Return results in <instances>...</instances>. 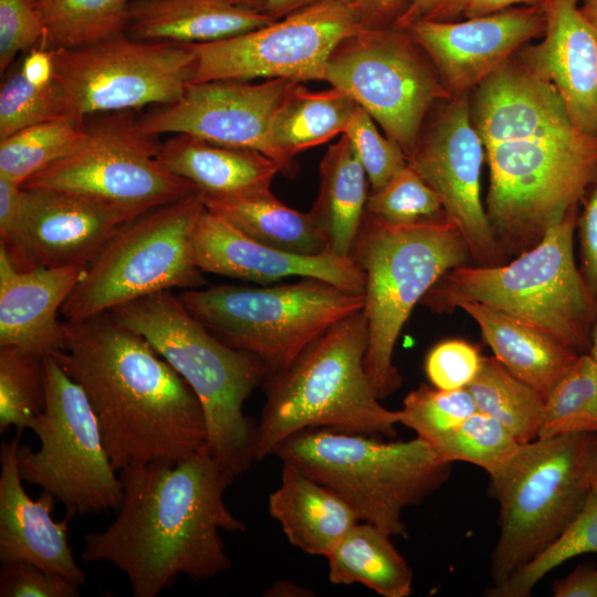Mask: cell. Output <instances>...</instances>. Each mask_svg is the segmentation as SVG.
Returning <instances> with one entry per match:
<instances>
[{
	"label": "cell",
	"instance_id": "obj_1",
	"mask_svg": "<svg viewBox=\"0 0 597 597\" xmlns=\"http://www.w3.org/2000/svg\"><path fill=\"white\" fill-rule=\"evenodd\" d=\"M473 91L472 121L490 172L485 212L510 261L579 206L597 176V136L576 126L549 82L513 57Z\"/></svg>",
	"mask_w": 597,
	"mask_h": 597
},
{
	"label": "cell",
	"instance_id": "obj_2",
	"mask_svg": "<svg viewBox=\"0 0 597 597\" xmlns=\"http://www.w3.org/2000/svg\"><path fill=\"white\" fill-rule=\"evenodd\" d=\"M119 478L117 514L104 531L84 536L83 561L112 564L135 597H156L179 576L205 580L231 567L220 531L247 527L223 501L234 480L207 449L175 463L130 465Z\"/></svg>",
	"mask_w": 597,
	"mask_h": 597
},
{
	"label": "cell",
	"instance_id": "obj_3",
	"mask_svg": "<svg viewBox=\"0 0 597 597\" xmlns=\"http://www.w3.org/2000/svg\"><path fill=\"white\" fill-rule=\"evenodd\" d=\"M60 366L84 389L114 469L178 462L206 449L202 406L140 334L109 312L64 322Z\"/></svg>",
	"mask_w": 597,
	"mask_h": 597
},
{
	"label": "cell",
	"instance_id": "obj_4",
	"mask_svg": "<svg viewBox=\"0 0 597 597\" xmlns=\"http://www.w3.org/2000/svg\"><path fill=\"white\" fill-rule=\"evenodd\" d=\"M145 337L188 383L206 418L208 453L235 480L254 458L256 423L244 415L245 400L268 377L254 355L211 334L171 291H161L109 311Z\"/></svg>",
	"mask_w": 597,
	"mask_h": 597
},
{
	"label": "cell",
	"instance_id": "obj_5",
	"mask_svg": "<svg viewBox=\"0 0 597 597\" xmlns=\"http://www.w3.org/2000/svg\"><path fill=\"white\" fill-rule=\"evenodd\" d=\"M368 324L364 308L312 342L285 369L268 376L254 458L261 461L289 436L312 428L395 438L399 410L380 404L364 366Z\"/></svg>",
	"mask_w": 597,
	"mask_h": 597
},
{
	"label": "cell",
	"instance_id": "obj_6",
	"mask_svg": "<svg viewBox=\"0 0 597 597\" xmlns=\"http://www.w3.org/2000/svg\"><path fill=\"white\" fill-rule=\"evenodd\" d=\"M579 206L552 224L533 248L492 266L449 270L420 304L451 313L474 302L507 313L553 336L578 354L588 353L597 302L575 258Z\"/></svg>",
	"mask_w": 597,
	"mask_h": 597
},
{
	"label": "cell",
	"instance_id": "obj_7",
	"mask_svg": "<svg viewBox=\"0 0 597 597\" xmlns=\"http://www.w3.org/2000/svg\"><path fill=\"white\" fill-rule=\"evenodd\" d=\"M348 256L365 275L364 366L381 400L402 383L392 355L412 310L443 274L473 261L463 235L447 217L396 224L366 211Z\"/></svg>",
	"mask_w": 597,
	"mask_h": 597
},
{
	"label": "cell",
	"instance_id": "obj_8",
	"mask_svg": "<svg viewBox=\"0 0 597 597\" xmlns=\"http://www.w3.org/2000/svg\"><path fill=\"white\" fill-rule=\"evenodd\" d=\"M272 454L336 492L362 522L391 537L407 536L405 509L442 486L452 468L418 437L385 442L328 428L297 431Z\"/></svg>",
	"mask_w": 597,
	"mask_h": 597
},
{
	"label": "cell",
	"instance_id": "obj_9",
	"mask_svg": "<svg viewBox=\"0 0 597 597\" xmlns=\"http://www.w3.org/2000/svg\"><path fill=\"white\" fill-rule=\"evenodd\" d=\"M596 433L536 438L489 474L499 502V536L491 556L493 585L543 552L582 507L590 483Z\"/></svg>",
	"mask_w": 597,
	"mask_h": 597
},
{
	"label": "cell",
	"instance_id": "obj_10",
	"mask_svg": "<svg viewBox=\"0 0 597 597\" xmlns=\"http://www.w3.org/2000/svg\"><path fill=\"white\" fill-rule=\"evenodd\" d=\"M179 298L218 339L258 357L268 376L285 369L331 326L365 305L364 295L315 277L273 286L190 289Z\"/></svg>",
	"mask_w": 597,
	"mask_h": 597
},
{
	"label": "cell",
	"instance_id": "obj_11",
	"mask_svg": "<svg viewBox=\"0 0 597 597\" xmlns=\"http://www.w3.org/2000/svg\"><path fill=\"white\" fill-rule=\"evenodd\" d=\"M205 209L196 191L128 222L90 263L61 314L76 321L161 291L201 287L192 238Z\"/></svg>",
	"mask_w": 597,
	"mask_h": 597
},
{
	"label": "cell",
	"instance_id": "obj_12",
	"mask_svg": "<svg viewBox=\"0 0 597 597\" xmlns=\"http://www.w3.org/2000/svg\"><path fill=\"white\" fill-rule=\"evenodd\" d=\"M43 366L45 406L32 429L40 447L19 446L21 479L51 493L72 517L117 510L123 484L87 395L54 357Z\"/></svg>",
	"mask_w": 597,
	"mask_h": 597
},
{
	"label": "cell",
	"instance_id": "obj_13",
	"mask_svg": "<svg viewBox=\"0 0 597 597\" xmlns=\"http://www.w3.org/2000/svg\"><path fill=\"white\" fill-rule=\"evenodd\" d=\"M324 81L365 109L406 158L432 108L452 97L409 32L395 25L363 28L341 41Z\"/></svg>",
	"mask_w": 597,
	"mask_h": 597
},
{
	"label": "cell",
	"instance_id": "obj_14",
	"mask_svg": "<svg viewBox=\"0 0 597 597\" xmlns=\"http://www.w3.org/2000/svg\"><path fill=\"white\" fill-rule=\"evenodd\" d=\"M53 52L63 116L82 123L98 113L177 102L195 65L188 44L136 40L126 33Z\"/></svg>",
	"mask_w": 597,
	"mask_h": 597
},
{
	"label": "cell",
	"instance_id": "obj_15",
	"mask_svg": "<svg viewBox=\"0 0 597 597\" xmlns=\"http://www.w3.org/2000/svg\"><path fill=\"white\" fill-rule=\"evenodd\" d=\"M85 144L30 176L24 189H53L145 213L196 191L157 159V136L137 130L127 112L87 126Z\"/></svg>",
	"mask_w": 597,
	"mask_h": 597
},
{
	"label": "cell",
	"instance_id": "obj_16",
	"mask_svg": "<svg viewBox=\"0 0 597 597\" xmlns=\"http://www.w3.org/2000/svg\"><path fill=\"white\" fill-rule=\"evenodd\" d=\"M362 29L350 4L327 0L233 36L189 43L195 54L190 84L255 78L324 81L334 49Z\"/></svg>",
	"mask_w": 597,
	"mask_h": 597
},
{
	"label": "cell",
	"instance_id": "obj_17",
	"mask_svg": "<svg viewBox=\"0 0 597 597\" xmlns=\"http://www.w3.org/2000/svg\"><path fill=\"white\" fill-rule=\"evenodd\" d=\"M483 142L473 124L468 94L437 104L407 164L433 189L447 218L463 235L473 264L509 260L499 248L481 197Z\"/></svg>",
	"mask_w": 597,
	"mask_h": 597
},
{
	"label": "cell",
	"instance_id": "obj_18",
	"mask_svg": "<svg viewBox=\"0 0 597 597\" xmlns=\"http://www.w3.org/2000/svg\"><path fill=\"white\" fill-rule=\"evenodd\" d=\"M296 83L271 78L262 83L211 81L191 83L175 103L135 119L137 130L159 136L186 134L214 144L258 150L281 161L270 142L272 118Z\"/></svg>",
	"mask_w": 597,
	"mask_h": 597
},
{
	"label": "cell",
	"instance_id": "obj_19",
	"mask_svg": "<svg viewBox=\"0 0 597 597\" xmlns=\"http://www.w3.org/2000/svg\"><path fill=\"white\" fill-rule=\"evenodd\" d=\"M140 214L67 191L24 189L18 223L0 245L20 270L88 266L107 242Z\"/></svg>",
	"mask_w": 597,
	"mask_h": 597
},
{
	"label": "cell",
	"instance_id": "obj_20",
	"mask_svg": "<svg viewBox=\"0 0 597 597\" xmlns=\"http://www.w3.org/2000/svg\"><path fill=\"white\" fill-rule=\"evenodd\" d=\"M465 21H419L405 29L427 55L452 96L468 94L545 31L540 3Z\"/></svg>",
	"mask_w": 597,
	"mask_h": 597
},
{
	"label": "cell",
	"instance_id": "obj_21",
	"mask_svg": "<svg viewBox=\"0 0 597 597\" xmlns=\"http://www.w3.org/2000/svg\"><path fill=\"white\" fill-rule=\"evenodd\" d=\"M192 247L202 272L262 285L292 276L315 277L352 294L365 292V275L349 256L282 251L249 238L207 209L196 226Z\"/></svg>",
	"mask_w": 597,
	"mask_h": 597
},
{
	"label": "cell",
	"instance_id": "obj_22",
	"mask_svg": "<svg viewBox=\"0 0 597 597\" xmlns=\"http://www.w3.org/2000/svg\"><path fill=\"white\" fill-rule=\"evenodd\" d=\"M583 1L541 0L543 39L523 45L513 59L549 82L576 126L597 136V30L582 12Z\"/></svg>",
	"mask_w": 597,
	"mask_h": 597
},
{
	"label": "cell",
	"instance_id": "obj_23",
	"mask_svg": "<svg viewBox=\"0 0 597 597\" xmlns=\"http://www.w3.org/2000/svg\"><path fill=\"white\" fill-rule=\"evenodd\" d=\"M20 436L0 448V562H28L81 586L86 576L69 544L72 516L54 521L56 499L42 490L32 500L25 492L17 461Z\"/></svg>",
	"mask_w": 597,
	"mask_h": 597
},
{
	"label": "cell",
	"instance_id": "obj_24",
	"mask_svg": "<svg viewBox=\"0 0 597 597\" xmlns=\"http://www.w3.org/2000/svg\"><path fill=\"white\" fill-rule=\"evenodd\" d=\"M87 266L18 269L0 245V346L39 358L65 348L64 322L57 313Z\"/></svg>",
	"mask_w": 597,
	"mask_h": 597
},
{
	"label": "cell",
	"instance_id": "obj_25",
	"mask_svg": "<svg viewBox=\"0 0 597 597\" xmlns=\"http://www.w3.org/2000/svg\"><path fill=\"white\" fill-rule=\"evenodd\" d=\"M158 161L192 184L203 197L237 198L271 191L280 168L264 154L214 144L186 134L160 143Z\"/></svg>",
	"mask_w": 597,
	"mask_h": 597
},
{
	"label": "cell",
	"instance_id": "obj_26",
	"mask_svg": "<svg viewBox=\"0 0 597 597\" xmlns=\"http://www.w3.org/2000/svg\"><path fill=\"white\" fill-rule=\"evenodd\" d=\"M269 512L294 547L325 557L360 521L336 492L290 463H283L281 484L269 496Z\"/></svg>",
	"mask_w": 597,
	"mask_h": 597
},
{
	"label": "cell",
	"instance_id": "obj_27",
	"mask_svg": "<svg viewBox=\"0 0 597 597\" xmlns=\"http://www.w3.org/2000/svg\"><path fill=\"white\" fill-rule=\"evenodd\" d=\"M274 21L227 0H132L126 34L136 40L206 43Z\"/></svg>",
	"mask_w": 597,
	"mask_h": 597
},
{
	"label": "cell",
	"instance_id": "obj_28",
	"mask_svg": "<svg viewBox=\"0 0 597 597\" xmlns=\"http://www.w3.org/2000/svg\"><path fill=\"white\" fill-rule=\"evenodd\" d=\"M457 308L476 323L493 356L544 400L579 355L545 332L496 308L474 302H461Z\"/></svg>",
	"mask_w": 597,
	"mask_h": 597
},
{
	"label": "cell",
	"instance_id": "obj_29",
	"mask_svg": "<svg viewBox=\"0 0 597 597\" xmlns=\"http://www.w3.org/2000/svg\"><path fill=\"white\" fill-rule=\"evenodd\" d=\"M358 105L342 91H311L296 82L277 107L270 142L281 161V174L297 175L294 156L344 134Z\"/></svg>",
	"mask_w": 597,
	"mask_h": 597
},
{
	"label": "cell",
	"instance_id": "obj_30",
	"mask_svg": "<svg viewBox=\"0 0 597 597\" xmlns=\"http://www.w3.org/2000/svg\"><path fill=\"white\" fill-rule=\"evenodd\" d=\"M368 179L346 135L320 163L318 195L308 211L334 254L348 256L368 198Z\"/></svg>",
	"mask_w": 597,
	"mask_h": 597
},
{
	"label": "cell",
	"instance_id": "obj_31",
	"mask_svg": "<svg viewBox=\"0 0 597 597\" xmlns=\"http://www.w3.org/2000/svg\"><path fill=\"white\" fill-rule=\"evenodd\" d=\"M202 200L208 211L260 243L303 255L329 251L310 212L287 207L272 191L237 198L202 196Z\"/></svg>",
	"mask_w": 597,
	"mask_h": 597
},
{
	"label": "cell",
	"instance_id": "obj_32",
	"mask_svg": "<svg viewBox=\"0 0 597 597\" xmlns=\"http://www.w3.org/2000/svg\"><path fill=\"white\" fill-rule=\"evenodd\" d=\"M390 537L359 521L326 556L329 582L362 584L383 597H408L412 591V569Z\"/></svg>",
	"mask_w": 597,
	"mask_h": 597
},
{
	"label": "cell",
	"instance_id": "obj_33",
	"mask_svg": "<svg viewBox=\"0 0 597 597\" xmlns=\"http://www.w3.org/2000/svg\"><path fill=\"white\" fill-rule=\"evenodd\" d=\"M132 0H36L44 34L40 46L75 49L125 34Z\"/></svg>",
	"mask_w": 597,
	"mask_h": 597
},
{
	"label": "cell",
	"instance_id": "obj_34",
	"mask_svg": "<svg viewBox=\"0 0 597 597\" xmlns=\"http://www.w3.org/2000/svg\"><path fill=\"white\" fill-rule=\"evenodd\" d=\"M467 389L476 410L500 421L519 442L538 437L545 412L544 398L494 356H482L480 369Z\"/></svg>",
	"mask_w": 597,
	"mask_h": 597
},
{
	"label": "cell",
	"instance_id": "obj_35",
	"mask_svg": "<svg viewBox=\"0 0 597 597\" xmlns=\"http://www.w3.org/2000/svg\"><path fill=\"white\" fill-rule=\"evenodd\" d=\"M88 137L84 123L60 116L0 140V177L18 185L80 149Z\"/></svg>",
	"mask_w": 597,
	"mask_h": 597
},
{
	"label": "cell",
	"instance_id": "obj_36",
	"mask_svg": "<svg viewBox=\"0 0 597 597\" xmlns=\"http://www.w3.org/2000/svg\"><path fill=\"white\" fill-rule=\"evenodd\" d=\"M587 553H597V482L564 531L537 556L504 582L492 585L489 597H528L537 583L563 563Z\"/></svg>",
	"mask_w": 597,
	"mask_h": 597
},
{
	"label": "cell",
	"instance_id": "obj_37",
	"mask_svg": "<svg viewBox=\"0 0 597 597\" xmlns=\"http://www.w3.org/2000/svg\"><path fill=\"white\" fill-rule=\"evenodd\" d=\"M597 433V364L579 354L545 399L537 438Z\"/></svg>",
	"mask_w": 597,
	"mask_h": 597
},
{
	"label": "cell",
	"instance_id": "obj_38",
	"mask_svg": "<svg viewBox=\"0 0 597 597\" xmlns=\"http://www.w3.org/2000/svg\"><path fill=\"white\" fill-rule=\"evenodd\" d=\"M43 359L0 346V433L33 429L45 406Z\"/></svg>",
	"mask_w": 597,
	"mask_h": 597
},
{
	"label": "cell",
	"instance_id": "obj_39",
	"mask_svg": "<svg viewBox=\"0 0 597 597\" xmlns=\"http://www.w3.org/2000/svg\"><path fill=\"white\" fill-rule=\"evenodd\" d=\"M520 443L500 421L476 411L452 431L429 444L443 462L472 463L490 474Z\"/></svg>",
	"mask_w": 597,
	"mask_h": 597
},
{
	"label": "cell",
	"instance_id": "obj_40",
	"mask_svg": "<svg viewBox=\"0 0 597 597\" xmlns=\"http://www.w3.org/2000/svg\"><path fill=\"white\" fill-rule=\"evenodd\" d=\"M473 398L467 388L443 390L421 385L404 399L399 422L431 443L476 412Z\"/></svg>",
	"mask_w": 597,
	"mask_h": 597
},
{
	"label": "cell",
	"instance_id": "obj_41",
	"mask_svg": "<svg viewBox=\"0 0 597 597\" xmlns=\"http://www.w3.org/2000/svg\"><path fill=\"white\" fill-rule=\"evenodd\" d=\"M365 211L396 224L447 217L437 193L408 164L381 188L369 192Z\"/></svg>",
	"mask_w": 597,
	"mask_h": 597
},
{
	"label": "cell",
	"instance_id": "obj_42",
	"mask_svg": "<svg viewBox=\"0 0 597 597\" xmlns=\"http://www.w3.org/2000/svg\"><path fill=\"white\" fill-rule=\"evenodd\" d=\"M0 88V140L29 126L63 116L59 88L28 81L19 64L6 73Z\"/></svg>",
	"mask_w": 597,
	"mask_h": 597
},
{
	"label": "cell",
	"instance_id": "obj_43",
	"mask_svg": "<svg viewBox=\"0 0 597 597\" xmlns=\"http://www.w3.org/2000/svg\"><path fill=\"white\" fill-rule=\"evenodd\" d=\"M344 135L364 167L370 191L381 188L407 166L402 148L394 139L383 136L373 117L360 106L356 107Z\"/></svg>",
	"mask_w": 597,
	"mask_h": 597
},
{
	"label": "cell",
	"instance_id": "obj_44",
	"mask_svg": "<svg viewBox=\"0 0 597 597\" xmlns=\"http://www.w3.org/2000/svg\"><path fill=\"white\" fill-rule=\"evenodd\" d=\"M36 0H0V72L3 75L18 54L38 46L44 34Z\"/></svg>",
	"mask_w": 597,
	"mask_h": 597
},
{
	"label": "cell",
	"instance_id": "obj_45",
	"mask_svg": "<svg viewBox=\"0 0 597 597\" xmlns=\"http://www.w3.org/2000/svg\"><path fill=\"white\" fill-rule=\"evenodd\" d=\"M482 355L479 348L462 339H447L434 345L425 360V371L436 388H467L475 378Z\"/></svg>",
	"mask_w": 597,
	"mask_h": 597
},
{
	"label": "cell",
	"instance_id": "obj_46",
	"mask_svg": "<svg viewBox=\"0 0 597 597\" xmlns=\"http://www.w3.org/2000/svg\"><path fill=\"white\" fill-rule=\"evenodd\" d=\"M80 585L28 562L2 564L0 597H78Z\"/></svg>",
	"mask_w": 597,
	"mask_h": 597
},
{
	"label": "cell",
	"instance_id": "obj_47",
	"mask_svg": "<svg viewBox=\"0 0 597 597\" xmlns=\"http://www.w3.org/2000/svg\"><path fill=\"white\" fill-rule=\"evenodd\" d=\"M577 217L579 269L597 302V176L586 190Z\"/></svg>",
	"mask_w": 597,
	"mask_h": 597
},
{
	"label": "cell",
	"instance_id": "obj_48",
	"mask_svg": "<svg viewBox=\"0 0 597 597\" xmlns=\"http://www.w3.org/2000/svg\"><path fill=\"white\" fill-rule=\"evenodd\" d=\"M465 2L467 0H411L394 25L407 29L419 21H455L463 17Z\"/></svg>",
	"mask_w": 597,
	"mask_h": 597
},
{
	"label": "cell",
	"instance_id": "obj_49",
	"mask_svg": "<svg viewBox=\"0 0 597 597\" xmlns=\"http://www.w3.org/2000/svg\"><path fill=\"white\" fill-rule=\"evenodd\" d=\"M410 2L411 0H355L352 8L364 29H383L394 25Z\"/></svg>",
	"mask_w": 597,
	"mask_h": 597
},
{
	"label": "cell",
	"instance_id": "obj_50",
	"mask_svg": "<svg viewBox=\"0 0 597 597\" xmlns=\"http://www.w3.org/2000/svg\"><path fill=\"white\" fill-rule=\"evenodd\" d=\"M24 189L4 177H0V242L12 234L21 214Z\"/></svg>",
	"mask_w": 597,
	"mask_h": 597
},
{
	"label": "cell",
	"instance_id": "obj_51",
	"mask_svg": "<svg viewBox=\"0 0 597 597\" xmlns=\"http://www.w3.org/2000/svg\"><path fill=\"white\" fill-rule=\"evenodd\" d=\"M552 593L555 597H597V567L577 566L554 583Z\"/></svg>",
	"mask_w": 597,
	"mask_h": 597
},
{
	"label": "cell",
	"instance_id": "obj_52",
	"mask_svg": "<svg viewBox=\"0 0 597 597\" xmlns=\"http://www.w3.org/2000/svg\"><path fill=\"white\" fill-rule=\"evenodd\" d=\"M24 77L31 83L46 86L54 82V52L40 45L27 52L19 62Z\"/></svg>",
	"mask_w": 597,
	"mask_h": 597
},
{
	"label": "cell",
	"instance_id": "obj_53",
	"mask_svg": "<svg viewBox=\"0 0 597 597\" xmlns=\"http://www.w3.org/2000/svg\"><path fill=\"white\" fill-rule=\"evenodd\" d=\"M541 0H467L463 12L464 18H475L496 13L513 7L534 6Z\"/></svg>",
	"mask_w": 597,
	"mask_h": 597
},
{
	"label": "cell",
	"instance_id": "obj_54",
	"mask_svg": "<svg viewBox=\"0 0 597 597\" xmlns=\"http://www.w3.org/2000/svg\"><path fill=\"white\" fill-rule=\"evenodd\" d=\"M327 0H266L263 12L274 20L281 19L302 8ZM353 4L355 0H334Z\"/></svg>",
	"mask_w": 597,
	"mask_h": 597
},
{
	"label": "cell",
	"instance_id": "obj_55",
	"mask_svg": "<svg viewBox=\"0 0 597 597\" xmlns=\"http://www.w3.org/2000/svg\"><path fill=\"white\" fill-rule=\"evenodd\" d=\"M587 476L590 485L597 482V433L594 438L591 446L588 465H587Z\"/></svg>",
	"mask_w": 597,
	"mask_h": 597
},
{
	"label": "cell",
	"instance_id": "obj_56",
	"mask_svg": "<svg viewBox=\"0 0 597 597\" xmlns=\"http://www.w3.org/2000/svg\"><path fill=\"white\" fill-rule=\"evenodd\" d=\"M227 1L240 8L262 11V12L266 2V0H227Z\"/></svg>",
	"mask_w": 597,
	"mask_h": 597
},
{
	"label": "cell",
	"instance_id": "obj_57",
	"mask_svg": "<svg viewBox=\"0 0 597 597\" xmlns=\"http://www.w3.org/2000/svg\"><path fill=\"white\" fill-rule=\"evenodd\" d=\"M580 9L584 15L591 22V24L597 30V6L583 3L580 6Z\"/></svg>",
	"mask_w": 597,
	"mask_h": 597
},
{
	"label": "cell",
	"instance_id": "obj_58",
	"mask_svg": "<svg viewBox=\"0 0 597 597\" xmlns=\"http://www.w3.org/2000/svg\"><path fill=\"white\" fill-rule=\"evenodd\" d=\"M589 355L594 358L597 364V315L593 325L591 337H590V348Z\"/></svg>",
	"mask_w": 597,
	"mask_h": 597
},
{
	"label": "cell",
	"instance_id": "obj_59",
	"mask_svg": "<svg viewBox=\"0 0 597 597\" xmlns=\"http://www.w3.org/2000/svg\"><path fill=\"white\" fill-rule=\"evenodd\" d=\"M583 3L597 6V0H584Z\"/></svg>",
	"mask_w": 597,
	"mask_h": 597
}]
</instances>
